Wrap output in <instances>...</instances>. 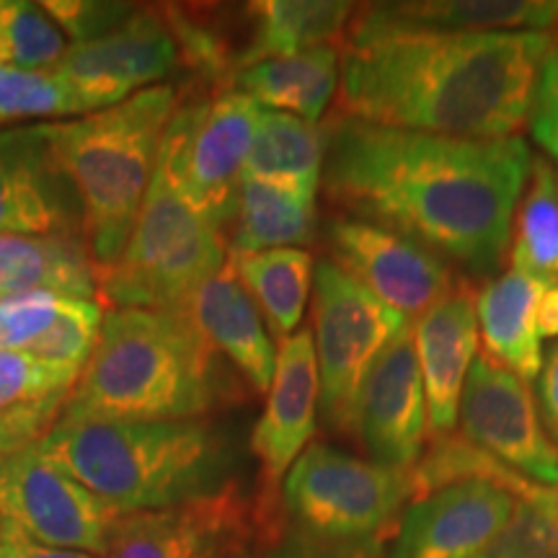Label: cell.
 <instances>
[{
  "label": "cell",
  "instance_id": "cell-18",
  "mask_svg": "<svg viewBox=\"0 0 558 558\" xmlns=\"http://www.w3.org/2000/svg\"><path fill=\"white\" fill-rule=\"evenodd\" d=\"M520 494L497 481H458L411 501L388 558H473L520 505Z\"/></svg>",
  "mask_w": 558,
  "mask_h": 558
},
{
  "label": "cell",
  "instance_id": "cell-29",
  "mask_svg": "<svg viewBox=\"0 0 558 558\" xmlns=\"http://www.w3.org/2000/svg\"><path fill=\"white\" fill-rule=\"evenodd\" d=\"M235 277L254 300L264 324L282 341L298 331L313 292V256L305 248H271L228 256Z\"/></svg>",
  "mask_w": 558,
  "mask_h": 558
},
{
  "label": "cell",
  "instance_id": "cell-8",
  "mask_svg": "<svg viewBox=\"0 0 558 558\" xmlns=\"http://www.w3.org/2000/svg\"><path fill=\"white\" fill-rule=\"evenodd\" d=\"M311 303L320 418L337 435L352 437L357 435V401L369 367L411 324L331 259L316 264Z\"/></svg>",
  "mask_w": 558,
  "mask_h": 558
},
{
  "label": "cell",
  "instance_id": "cell-34",
  "mask_svg": "<svg viewBox=\"0 0 558 558\" xmlns=\"http://www.w3.org/2000/svg\"><path fill=\"white\" fill-rule=\"evenodd\" d=\"M104 324V308L96 300L75 298L58 324L34 344L29 352L45 365L81 375L86 362L94 354Z\"/></svg>",
  "mask_w": 558,
  "mask_h": 558
},
{
  "label": "cell",
  "instance_id": "cell-35",
  "mask_svg": "<svg viewBox=\"0 0 558 558\" xmlns=\"http://www.w3.org/2000/svg\"><path fill=\"white\" fill-rule=\"evenodd\" d=\"M75 295L52 290L0 295V352H29L52 329Z\"/></svg>",
  "mask_w": 558,
  "mask_h": 558
},
{
  "label": "cell",
  "instance_id": "cell-17",
  "mask_svg": "<svg viewBox=\"0 0 558 558\" xmlns=\"http://www.w3.org/2000/svg\"><path fill=\"white\" fill-rule=\"evenodd\" d=\"M558 24L556 0H403L354 5L341 47L409 37L546 32Z\"/></svg>",
  "mask_w": 558,
  "mask_h": 558
},
{
  "label": "cell",
  "instance_id": "cell-32",
  "mask_svg": "<svg viewBox=\"0 0 558 558\" xmlns=\"http://www.w3.org/2000/svg\"><path fill=\"white\" fill-rule=\"evenodd\" d=\"M83 117L81 101L58 70L0 65V124Z\"/></svg>",
  "mask_w": 558,
  "mask_h": 558
},
{
  "label": "cell",
  "instance_id": "cell-16",
  "mask_svg": "<svg viewBox=\"0 0 558 558\" xmlns=\"http://www.w3.org/2000/svg\"><path fill=\"white\" fill-rule=\"evenodd\" d=\"M0 233L83 239V209L47 124L0 132Z\"/></svg>",
  "mask_w": 558,
  "mask_h": 558
},
{
  "label": "cell",
  "instance_id": "cell-14",
  "mask_svg": "<svg viewBox=\"0 0 558 558\" xmlns=\"http://www.w3.org/2000/svg\"><path fill=\"white\" fill-rule=\"evenodd\" d=\"M181 68L179 47L163 5L135 13L99 39L70 45L58 73L81 101L83 117L163 86Z\"/></svg>",
  "mask_w": 558,
  "mask_h": 558
},
{
  "label": "cell",
  "instance_id": "cell-31",
  "mask_svg": "<svg viewBox=\"0 0 558 558\" xmlns=\"http://www.w3.org/2000/svg\"><path fill=\"white\" fill-rule=\"evenodd\" d=\"M70 41L41 3L0 0V65L58 70Z\"/></svg>",
  "mask_w": 558,
  "mask_h": 558
},
{
  "label": "cell",
  "instance_id": "cell-11",
  "mask_svg": "<svg viewBox=\"0 0 558 558\" xmlns=\"http://www.w3.org/2000/svg\"><path fill=\"white\" fill-rule=\"evenodd\" d=\"M318 399L320 380L313 331L298 329L292 337L279 341L267 407L251 432V452L259 460V543L275 535L284 522L279 494L290 469L316 432Z\"/></svg>",
  "mask_w": 558,
  "mask_h": 558
},
{
  "label": "cell",
  "instance_id": "cell-43",
  "mask_svg": "<svg viewBox=\"0 0 558 558\" xmlns=\"http://www.w3.org/2000/svg\"><path fill=\"white\" fill-rule=\"evenodd\" d=\"M556 499H558V488H556Z\"/></svg>",
  "mask_w": 558,
  "mask_h": 558
},
{
  "label": "cell",
  "instance_id": "cell-7",
  "mask_svg": "<svg viewBox=\"0 0 558 558\" xmlns=\"http://www.w3.org/2000/svg\"><path fill=\"white\" fill-rule=\"evenodd\" d=\"M262 107L235 88L181 101L158 145L156 171L226 233Z\"/></svg>",
  "mask_w": 558,
  "mask_h": 558
},
{
  "label": "cell",
  "instance_id": "cell-19",
  "mask_svg": "<svg viewBox=\"0 0 558 558\" xmlns=\"http://www.w3.org/2000/svg\"><path fill=\"white\" fill-rule=\"evenodd\" d=\"M375 463L411 471L427 445V396L414 331L403 329L373 362L357 401V435Z\"/></svg>",
  "mask_w": 558,
  "mask_h": 558
},
{
  "label": "cell",
  "instance_id": "cell-25",
  "mask_svg": "<svg viewBox=\"0 0 558 558\" xmlns=\"http://www.w3.org/2000/svg\"><path fill=\"white\" fill-rule=\"evenodd\" d=\"M226 230L228 256L308 246L318 233L316 197L243 177Z\"/></svg>",
  "mask_w": 558,
  "mask_h": 558
},
{
  "label": "cell",
  "instance_id": "cell-21",
  "mask_svg": "<svg viewBox=\"0 0 558 558\" xmlns=\"http://www.w3.org/2000/svg\"><path fill=\"white\" fill-rule=\"evenodd\" d=\"M177 311L190 320L220 357H226L239 369L241 378L256 393L267 396L271 378H275L277 347L259 308L230 267V259L218 275L207 279L199 290H194Z\"/></svg>",
  "mask_w": 558,
  "mask_h": 558
},
{
  "label": "cell",
  "instance_id": "cell-37",
  "mask_svg": "<svg viewBox=\"0 0 558 558\" xmlns=\"http://www.w3.org/2000/svg\"><path fill=\"white\" fill-rule=\"evenodd\" d=\"M45 11L54 19L70 45L99 39L124 24L137 5L132 3H99V0H47Z\"/></svg>",
  "mask_w": 558,
  "mask_h": 558
},
{
  "label": "cell",
  "instance_id": "cell-6",
  "mask_svg": "<svg viewBox=\"0 0 558 558\" xmlns=\"http://www.w3.org/2000/svg\"><path fill=\"white\" fill-rule=\"evenodd\" d=\"M222 230L153 171L120 262L99 269V300L117 308L177 311L228 264Z\"/></svg>",
  "mask_w": 558,
  "mask_h": 558
},
{
  "label": "cell",
  "instance_id": "cell-27",
  "mask_svg": "<svg viewBox=\"0 0 558 558\" xmlns=\"http://www.w3.org/2000/svg\"><path fill=\"white\" fill-rule=\"evenodd\" d=\"M230 88L246 94L262 109L320 124L339 88V47L256 62L241 70Z\"/></svg>",
  "mask_w": 558,
  "mask_h": 558
},
{
  "label": "cell",
  "instance_id": "cell-9",
  "mask_svg": "<svg viewBox=\"0 0 558 558\" xmlns=\"http://www.w3.org/2000/svg\"><path fill=\"white\" fill-rule=\"evenodd\" d=\"M411 473L313 442L282 484V514L290 525L333 541H373L409 505Z\"/></svg>",
  "mask_w": 558,
  "mask_h": 558
},
{
  "label": "cell",
  "instance_id": "cell-38",
  "mask_svg": "<svg viewBox=\"0 0 558 558\" xmlns=\"http://www.w3.org/2000/svg\"><path fill=\"white\" fill-rule=\"evenodd\" d=\"M530 135L538 148L546 153L550 163H558V41L554 39L550 50L541 65L538 86H535L533 107H530Z\"/></svg>",
  "mask_w": 558,
  "mask_h": 558
},
{
  "label": "cell",
  "instance_id": "cell-1",
  "mask_svg": "<svg viewBox=\"0 0 558 558\" xmlns=\"http://www.w3.org/2000/svg\"><path fill=\"white\" fill-rule=\"evenodd\" d=\"M326 124L320 190L344 218L492 271L505 259L533 153L525 137L458 140L347 117Z\"/></svg>",
  "mask_w": 558,
  "mask_h": 558
},
{
  "label": "cell",
  "instance_id": "cell-5",
  "mask_svg": "<svg viewBox=\"0 0 558 558\" xmlns=\"http://www.w3.org/2000/svg\"><path fill=\"white\" fill-rule=\"evenodd\" d=\"M181 94L177 86L140 90L132 99L70 122H50L52 150L83 209V241L96 271L120 262L143 207L158 145Z\"/></svg>",
  "mask_w": 558,
  "mask_h": 558
},
{
  "label": "cell",
  "instance_id": "cell-10",
  "mask_svg": "<svg viewBox=\"0 0 558 558\" xmlns=\"http://www.w3.org/2000/svg\"><path fill=\"white\" fill-rule=\"evenodd\" d=\"M120 518L122 512L41 458L37 448L0 458V527L104 558Z\"/></svg>",
  "mask_w": 558,
  "mask_h": 558
},
{
  "label": "cell",
  "instance_id": "cell-12",
  "mask_svg": "<svg viewBox=\"0 0 558 558\" xmlns=\"http://www.w3.org/2000/svg\"><path fill=\"white\" fill-rule=\"evenodd\" d=\"M256 541V499L228 481L218 492L181 505L122 514L104 558H226Z\"/></svg>",
  "mask_w": 558,
  "mask_h": 558
},
{
  "label": "cell",
  "instance_id": "cell-4",
  "mask_svg": "<svg viewBox=\"0 0 558 558\" xmlns=\"http://www.w3.org/2000/svg\"><path fill=\"white\" fill-rule=\"evenodd\" d=\"M37 452L122 514L181 505L228 484V445L205 418H60Z\"/></svg>",
  "mask_w": 558,
  "mask_h": 558
},
{
  "label": "cell",
  "instance_id": "cell-22",
  "mask_svg": "<svg viewBox=\"0 0 558 558\" xmlns=\"http://www.w3.org/2000/svg\"><path fill=\"white\" fill-rule=\"evenodd\" d=\"M78 375L26 352H0V458L37 448L65 414Z\"/></svg>",
  "mask_w": 558,
  "mask_h": 558
},
{
  "label": "cell",
  "instance_id": "cell-41",
  "mask_svg": "<svg viewBox=\"0 0 558 558\" xmlns=\"http://www.w3.org/2000/svg\"><path fill=\"white\" fill-rule=\"evenodd\" d=\"M535 329L541 339H558V284H546L535 308Z\"/></svg>",
  "mask_w": 558,
  "mask_h": 558
},
{
  "label": "cell",
  "instance_id": "cell-36",
  "mask_svg": "<svg viewBox=\"0 0 558 558\" xmlns=\"http://www.w3.org/2000/svg\"><path fill=\"white\" fill-rule=\"evenodd\" d=\"M264 558H388L380 538L373 541H333L305 533L288 520L277 527L267 543H262Z\"/></svg>",
  "mask_w": 558,
  "mask_h": 558
},
{
  "label": "cell",
  "instance_id": "cell-30",
  "mask_svg": "<svg viewBox=\"0 0 558 558\" xmlns=\"http://www.w3.org/2000/svg\"><path fill=\"white\" fill-rule=\"evenodd\" d=\"M509 241V267L541 284H558V171L546 156H533Z\"/></svg>",
  "mask_w": 558,
  "mask_h": 558
},
{
  "label": "cell",
  "instance_id": "cell-24",
  "mask_svg": "<svg viewBox=\"0 0 558 558\" xmlns=\"http://www.w3.org/2000/svg\"><path fill=\"white\" fill-rule=\"evenodd\" d=\"M352 13L354 3L347 0H259L243 5L251 34L241 50L239 73L271 58L341 47Z\"/></svg>",
  "mask_w": 558,
  "mask_h": 558
},
{
  "label": "cell",
  "instance_id": "cell-28",
  "mask_svg": "<svg viewBox=\"0 0 558 558\" xmlns=\"http://www.w3.org/2000/svg\"><path fill=\"white\" fill-rule=\"evenodd\" d=\"M324 160L326 124L305 122L284 111L262 109L243 177L318 197Z\"/></svg>",
  "mask_w": 558,
  "mask_h": 558
},
{
  "label": "cell",
  "instance_id": "cell-20",
  "mask_svg": "<svg viewBox=\"0 0 558 558\" xmlns=\"http://www.w3.org/2000/svg\"><path fill=\"white\" fill-rule=\"evenodd\" d=\"M476 300L469 282H458L411 324L427 396V439L448 437L458 427L460 396L481 344Z\"/></svg>",
  "mask_w": 558,
  "mask_h": 558
},
{
  "label": "cell",
  "instance_id": "cell-42",
  "mask_svg": "<svg viewBox=\"0 0 558 558\" xmlns=\"http://www.w3.org/2000/svg\"><path fill=\"white\" fill-rule=\"evenodd\" d=\"M226 558H264V556H262V548L243 546V548H239V550H233V554L226 556Z\"/></svg>",
  "mask_w": 558,
  "mask_h": 558
},
{
  "label": "cell",
  "instance_id": "cell-40",
  "mask_svg": "<svg viewBox=\"0 0 558 558\" xmlns=\"http://www.w3.org/2000/svg\"><path fill=\"white\" fill-rule=\"evenodd\" d=\"M0 558H101V556L86 554V550L45 546V543L26 538V535L16 533V530L0 527Z\"/></svg>",
  "mask_w": 558,
  "mask_h": 558
},
{
  "label": "cell",
  "instance_id": "cell-26",
  "mask_svg": "<svg viewBox=\"0 0 558 558\" xmlns=\"http://www.w3.org/2000/svg\"><path fill=\"white\" fill-rule=\"evenodd\" d=\"M34 290L99 300V271L86 241L0 233V295Z\"/></svg>",
  "mask_w": 558,
  "mask_h": 558
},
{
  "label": "cell",
  "instance_id": "cell-39",
  "mask_svg": "<svg viewBox=\"0 0 558 558\" xmlns=\"http://www.w3.org/2000/svg\"><path fill=\"white\" fill-rule=\"evenodd\" d=\"M538 411L550 442L558 448V339L550 341L543 354V367L538 375Z\"/></svg>",
  "mask_w": 558,
  "mask_h": 558
},
{
  "label": "cell",
  "instance_id": "cell-33",
  "mask_svg": "<svg viewBox=\"0 0 558 558\" xmlns=\"http://www.w3.org/2000/svg\"><path fill=\"white\" fill-rule=\"evenodd\" d=\"M473 558H558L556 488H535L520 499L512 520Z\"/></svg>",
  "mask_w": 558,
  "mask_h": 558
},
{
  "label": "cell",
  "instance_id": "cell-13",
  "mask_svg": "<svg viewBox=\"0 0 558 558\" xmlns=\"http://www.w3.org/2000/svg\"><path fill=\"white\" fill-rule=\"evenodd\" d=\"M458 427L522 478L558 488V448L543 427L533 388L486 354L473 360L460 396Z\"/></svg>",
  "mask_w": 558,
  "mask_h": 558
},
{
  "label": "cell",
  "instance_id": "cell-3",
  "mask_svg": "<svg viewBox=\"0 0 558 558\" xmlns=\"http://www.w3.org/2000/svg\"><path fill=\"white\" fill-rule=\"evenodd\" d=\"M220 354L179 311L104 313L94 354L81 369L70 422H179L222 407Z\"/></svg>",
  "mask_w": 558,
  "mask_h": 558
},
{
  "label": "cell",
  "instance_id": "cell-23",
  "mask_svg": "<svg viewBox=\"0 0 558 558\" xmlns=\"http://www.w3.org/2000/svg\"><path fill=\"white\" fill-rule=\"evenodd\" d=\"M546 284L509 267L478 290V333L486 357L518 375L538 380L543 367V339L535 329V308Z\"/></svg>",
  "mask_w": 558,
  "mask_h": 558
},
{
  "label": "cell",
  "instance_id": "cell-2",
  "mask_svg": "<svg viewBox=\"0 0 558 558\" xmlns=\"http://www.w3.org/2000/svg\"><path fill=\"white\" fill-rule=\"evenodd\" d=\"M550 45L548 32H497L341 47L337 117L437 137H518Z\"/></svg>",
  "mask_w": 558,
  "mask_h": 558
},
{
  "label": "cell",
  "instance_id": "cell-15",
  "mask_svg": "<svg viewBox=\"0 0 558 558\" xmlns=\"http://www.w3.org/2000/svg\"><path fill=\"white\" fill-rule=\"evenodd\" d=\"M326 239L329 259L409 324L458 284L448 262L375 222L339 215L326 228Z\"/></svg>",
  "mask_w": 558,
  "mask_h": 558
}]
</instances>
